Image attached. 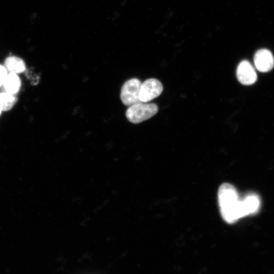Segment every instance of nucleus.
Listing matches in <instances>:
<instances>
[{
	"label": "nucleus",
	"mask_w": 274,
	"mask_h": 274,
	"mask_svg": "<svg viewBox=\"0 0 274 274\" xmlns=\"http://www.w3.org/2000/svg\"><path fill=\"white\" fill-rule=\"evenodd\" d=\"M218 197L221 216L227 223H234L245 217L242 200L232 185L222 184L219 188Z\"/></svg>",
	"instance_id": "f257e3e1"
},
{
	"label": "nucleus",
	"mask_w": 274,
	"mask_h": 274,
	"mask_svg": "<svg viewBox=\"0 0 274 274\" xmlns=\"http://www.w3.org/2000/svg\"><path fill=\"white\" fill-rule=\"evenodd\" d=\"M158 111V107L156 104L140 102L129 106L125 115L129 122L137 124L150 119Z\"/></svg>",
	"instance_id": "f03ea898"
},
{
	"label": "nucleus",
	"mask_w": 274,
	"mask_h": 274,
	"mask_svg": "<svg viewBox=\"0 0 274 274\" xmlns=\"http://www.w3.org/2000/svg\"><path fill=\"white\" fill-rule=\"evenodd\" d=\"M142 84L137 78H131L126 81L122 86L120 98L122 103L127 106L141 102L139 99V93Z\"/></svg>",
	"instance_id": "7ed1b4c3"
},
{
	"label": "nucleus",
	"mask_w": 274,
	"mask_h": 274,
	"mask_svg": "<svg viewBox=\"0 0 274 274\" xmlns=\"http://www.w3.org/2000/svg\"><path fill=\"white\" fill-rule=\"evenodd\" d=\"M163 91L161 83L156 79H148L142 83L139 93L141 102H147L159 96Z\"/></svg>",
	"instance_id": "20e7f679"
},
{
	"label": "nucleus",
	"mask_w": 274,
	"mask_h": 274,
	"mask_svg": "<svg viewBox=\"0 0 274 274\" xmlns=\"http://www.w3.org/2000/svg\"><path fill=\"white\" fill-rule=\"evenodd\" d=\"M236 77L238 81L245 85L253 84L257 80L256 73L253 66L247 60H243L238 65Z\"/></svg>",
	"instance_id": "39448f33"
},
{
	"label": "nucleus",
	"mask_w": 274,
	"mask_h": 274,
	"mask_svg": "<svg viewBox=\"0 0 274 274\" xmlns=\"http://www.w3.org/2000/svg\"><path fill=\"white\" fill-rule=\"evenodd\" d=\"M256 68L261 72H267L274 66V58L270 51L265 49L258 50L254 57Z\"/></svg>",
	"instance_id": "423d86ee"
},
{
	"label": "nucleus",
	"mask_w": 274,
	"mask_h": 274,
	"mask_svg": "<svg viewBox=\"0 0 274 274\" xmlns=\"http://www.w3.org/2000/svg\"><path fill=\"white\" fill-rule=\"evenodd\" d=\"M242 203L245 216L253 214L259 209L260 198L257 194L250 193L242 199Z\"/></svg>",
	"instance_id": "0eeeda50"
},
{
	"label": "nucleus",
	"mask_w": 274,
	"mask_h": 274,
	"mask_svg": "<svg viewBox=\"0 0 274 274\" xmlns=\"http://www.w3.org/2000/svg\"><path fill=\"white\" fill-rule=\"evenodd\" d=\"M3 85L7 92L13 94L19 90L21 82L16 74L10 73L7 75Z\"/></svg>",
	"instance_id": "6e6552de"
},
{
	"label": "nucleus",
	"mask_w": 274,
	"mask_h": 274,
	"mask_svg": "<svg viewBox=\"0 0 274 274\" xmlns=\"http://www.w3.org/2000/svg\"><path fill=\"white\" fill-rule=\"evenodd\" d=\"M5 65L11 73H20L24 72L25 65L23 60L16 56H10L6 58Z\"/></svg>",
	"instance_id": "1a4fd4ad"
},
{
	"label": "nucleus",
	"mask_w": 274,
	"mask_h": 274,
	"mask_svg": "<svg viewBox=\"0 0 274 274\" xmlns=\"http://www.w3.org/2000/svg\"><path fill=\"white\" fill-rule=\"evenodd\" d=\"M16 102V97L8 92L0 93V103L2 111L10 110Z\"/></svg>",
	"instance_id": "9d476101"
},
{
	"label": "nucleus",
	"mask_w": 274,
	"mask_h": 274,
	"mask_svg": "<svg viewBox=\"0 0 274 274\" xmlns=\"http://www.w3.org/2000/svg\"><path fill=\"white\" fill-rule=\"evenodd\" d=\"M7 75L6 68L0 65V86L3 84Z\"/></svg>",
	"instance_id": "9b49d317"
},
{
	"label": "nucleus",
	"mask_w": 274,
	"mask_h": 274,
	"mask_svg": "<svg viewBox=\"0 0 274 274\" xmlns=\"http://www.w3.org/2000/svg\"><path fill=\"white\" fill-rule=\"evenodd\" d=\"M2 111V106H1V103H0V114H1Z\"/></svg>",
	"instance_id": "f8f14e48"
}]
</instances>
